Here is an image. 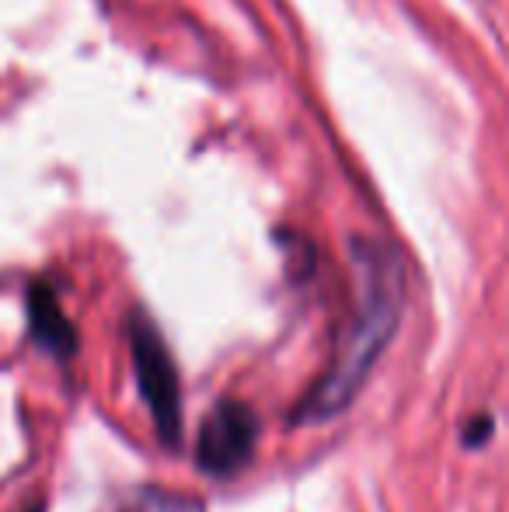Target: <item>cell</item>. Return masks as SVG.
<instances>
[{"label":"cell","instance_id":"cell-5","mask_svg":"<svg viewBox=\"0 0 509 512\" xmlns=\"http://www.w3.org/2000/svg\"><path fill=\"white\" fill-rule=\"evenodd\" d=\"M489 432H492V418H475V422L468 425V446L485 443V439H489Z\"/></svg>","mask_w":509,"mask_h":512},{"label":"cell","instance_id":"cell-4","mask_svg":"<svg viewBox=\"0 0 509 512\" xmlns=\"http://www.w3.org/2000/svg\"><path fill=\"white\" fill-rule=\"evenodd\" d=\"M28 324H32V335L42 349L56 352V356H70L77 349V331L67 321L56 293L46 283H35L28 290Z\"/></svg>","mask_w":509,"mask_h":512},{"label":"cell","instance_id":"cell-3","mask_svg":"<svg viewBox=\"0 0 509 512\" xmlns=\"http://www.w3.org/2000/svg\"><path fill=\"white\" fill-rule=\"evenodd\" d=\"M258 439V418L255 411L241 401H220L206 415L196 443V464L213 478L238 474L252 460Z\"/></svg>","mask_w":509,"mask_h":512},{"label":"cell","instance_id":"cell-1","mask_svg":"<svg viewBox=\"0 0 509 512\" xmlns=\"http://www.w3.org/2000/svg\"><path fill=\"white\" fill-rule=\"evenodd\" d=\"M353 276L356 300L353 317L342 335L328 373L304 398L297 418L300 422H325L353 405L363 380L370 377L387 342L394 338L405 307V269L391 248L377 241H353Z\"/></svg>","mask_w":509,"mask_h":512},{"label":"cell","instance_id":"cell-2","mask_svg":"<svg viewBox=\"0 0 509 512\" xmlns=\"http://www.w3.org/2000/svg\"><path fill=\"white\" fill-rule=\"evenodd\" d=\"M129 352H133L136 380L157 422V432L164 443L175 446L182 436V384H178L175 359L164 345V335L143 310H136L129 321Z\"/></svg>","mask_w":509,"mask_h":512}]
</instances>
